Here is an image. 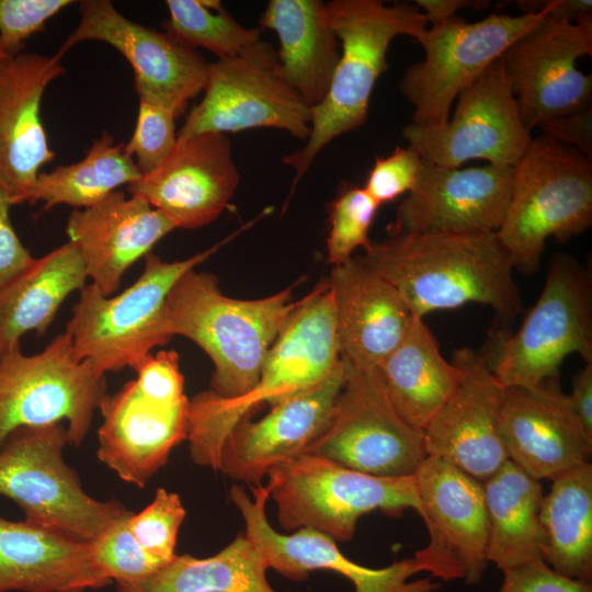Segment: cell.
<instances>
[{
    "instance_id": "7c38bea8",
    "label": "cell",
    "mask_w": 592,
    "mask_h": 592,
    "mask_svg": "<svg viewBox=\"0 0 592 592\" xmlns=\"http://www.w3.org/2000/svg\"><path fill=\"white\" fill-rule=\"evenodd\" d=\"M535 13H492L477 22L459 16L430 26L419 42L424 58L408 66L400 81L401 94L413 106L412 124L443 125L453 102L523 34L548 15L554 0Z\"/></svg>"
},
{
    "instance_id": "cb8c5ba5",
    "label": "cell",
    "mask_w": 592,
    "mask_h": 592,
    "mask_svg": "<svg viewBox=\"0 0 592 592\" xmlns=\"http://www.w3.org/2000/svg\"><path fill=\"white\" fill-rule=\"evenodd\" d=\"M66 73L61 57L21 53L0 58V184L12 206L54 160L42 122L46 88Z\"/></svg>"
},
{
    "instance_id": "603a6c76",
    "label": "cell",
    "mask_w": 592,
    "mask_h": 592,
    "mask_svg": "<svg viewBox=\"0 0 592 592\" xmlns=\"http://www.w3.org/2000/svg\"><path fill=\"white\" fill-rule=\"evenodd\" d=\"M557 379L504 387L503 392L500 430L508 459L538 480H551L587 463L592 452V437Z\"/></svg>"
},
{
    "instance_id": "7402d4cb",
    "label": "cell",
    "mask_w": 592,
    "mask_h": 592,
    "mask_svg": "<svg viewBox=\"0 0 592 592\" xmlns=\"http://www.w3.org/2000/svg\"><path fill=\"white\" fill-rule=\"evenodd\" d=\"M344 363L322 380L272 406L258 421L239 422L226 439L219 470L251 487L277 463L299 455L327 429L344 382Z\"/></svg>"
},
{
    "instance_id": "d6a6232c",
    "label": "cell",
    "mask_w": 592,
    "mask_h": 592,
    "mask_svg": "<svg viewBox=\"0 0 592 592\" xmlns=\"http://www.w3.org/2000/svg\"><path fill=\"white\" fill-rule=\"evenodd\" d=\"M539 521L543 560L568 578L592 579V465L587 462L551 479Z\"/></svg>"
},
{
    "instance_id": "2e32d148",
    "label": "cell",
    "mask_w": 592,
    "mask_h": 592,
    "mask_svg": "<svg viewBox=\"0 0 592 592\" xmlns=\"http://www.w3.org/2000/svg\"><path fill=\"white\" fill-rule=\"evenodd\" d=\"M592 55V19L568 23L544 18L502 55L503 68L525 127L590 106L592 76L577 60Z\"/></svg>"
},
{
    "instance_id": "1f68e13d",
    "label": "cell",
    "mask_w": 592,
    "mask_h": 592,
    "mask_svg": "<svg viewBox=\"0 0 592 592\" xmlns=\"http://www.w3.org/2000/svg\"><path fill=\"white\" fill-rule=\"evenodd\" d=\"M482 485L489 525V562L503 571L543 560L540 480L508 459Z\"/></svg>"
},
{
    "instance_id": "4316f807",
    "label": "cell",
    "mask_w": 592,
    "mask_h": 592,
    "mask_svg": "<svg viewBox=\"0 0 592 592\" xmlns=\"http://www.w3.org/2000/svg\"><path fill=\"white\" fill-rule=\"evenodd\" d=\"M187 406L164 408L147 401L135 380L106 395L99 410L96 456L123 481L143 488L187 437Z\"/></svg>"
},
{
    "instance_id": "ac0fdd59",
    "label": "cell",
    "mask_w": 592,
    "mask_h": 592,
    "mask_svg": "<svg viewBox=\"0 0 592 592\" xmlns=\"http://www.w3.org/2000/svg\"><path fill=\"white\" fill-rule=\"evenodd\" d=\"M79 13V24L56 53L58 56L81 42L106 43L132 66L136 92L160 99L179 116L203 91L208 62L196 49L125 18L109 0L81 1Z\"/></svg>"
},
{
    "instance_id": "8992f818",
    "label": "cell",
    "mask_w": 592,
    "mask_h": 592,
    "mask_svg": "<svg viewBox=\"0 0 592 592\" xmlns=\"http://www.w3.org/2000/svg\"><path fill=\"white\" fill-rule=\"evenodd\" d=\"M505 217L496 231L514 270L537 271L549 238L566 241L592 224V161L540 135L513 167Z\"/></svg>"
},
{
    "instance_id": "e0dca14e",
    "label": "cell",
    "mask_w": 592,
    "mask_h": 592,
    "mask_svg": "<svg viewBox=\"0 0 592 592\" xmlns=\"http://www.w3.org/2000/svg\"><path fill=\"white\" fill-rule=\"evenodd\" d=\"M250 497L240 486L230 490V499L246 524V537L258 548L269 568L287 579H307L314 570L343 576L354 592H434L441 583L426 577L410 580L421 572L413 557L384 568H368L345 557L331 537L311 528L281 534L269 523L265 505L270 499L265 485L251 487Z\"/></svg>"
},
{
    "instance_id": "8d00e7d4",
    "label": "cell",
    "mask_w": 592,
    "mask_h": 592,
    "mask_svg": "<svg viewBox=\"0 0 592 592\" xmlns=\"http://www.w3.org/2000/svg\"><path fill=\"white\" fill-rule=\"evenodd\" d=\"M379 206L364 187L341 189L331 206L327 239V260L332 267L349 262L357 249L369 244V229Z\"/></svg>"
},
{
    "instance_id": "681fc988",
    "label": "cell",
    "mask_w": 592,
    "mask_h": 592,
    "mask_svg": "<svg viewBox=\"0 0 592 592\" xmlns=\"http://www.w3.org/2000/svg\"><path fill=\"white\" fill-rule=\"evenodd\" d=\"M548 18L577 23L592 19V1L591 0H554V7L547 15Z\"/></svg>"
},
{
    "instance_id": "8fae6325",
    "label": "cell",
    "mask_w": 592,
    "mask_h": 592,
    "mask_svg": "<svg viewBox=\"0 0 592 592\" xmlns=\"http://www.w3.org/2000/svg\"><path fill=\"white\" fill-rule=\"evenodd\" d=\"M201 102L178 137L275 128L307 140L311 109L284 79L277 50L262 38L207 66Z\"/></svg>"
},
{
    "instance_id": "83f0119b",
    "label": "cell",
    "mask_w": 592,
    "mask_h": 592,
    "mask_svg": "<svg viewBox=\"0 0 592 592\" xmlns=\"http://www.w3.org/2000/svg\"><path fill=\"white\" fill-rule=\"evenodd\" d=\"M111 583L90 543L0 517V592H80Z\"/></svg>"
},
{
    "instance_id": "484cf974",
    "label": "cell",
    "mask_w": 592,
    "mask_h": 592,
    "mask_svg": "<svg viewBox=\"0 0 592 592\" xmlns=\"http://www.w3.org/2000/svg\"><path fill=\"white\" fill-rule=\"evenodd\" d=\"M328 284L341 357L357 368H378L401 342L413 316L397 289L360 257L333 266Z\"/></svg>"
},
{
    "instance_id": "5b68a950",
    "label": "cell",
    "mask_w": 592,
    "mask_h": 592,
    "mask_svg": "<svg viewBox=\"0 0 592 592\" xmlns=\"http://www.w3.org/2000/svg\"><path fill=\"white\" fill-rule=\"evenodd\" d=\"M262 217L257 216L214 246L183 260L164 261L148 253L137 281L115 296L103 295L93 284L86 285L65 331L76 357L103 374L134 369L152 349L171 339L164 305L175 282Z\"/></svg>"
},
{
    "instance_id": "d590c367",
    "label": "cell",
    "mask_w": 592,
    "mask_h": 592,
    "mask_svg": "<svg viewBox=\"0 0 592 592\" xmlns=\"http://www.w3.org/2000/svg\"><path fill=\"white\" fill-rule=\"evenodd\" d=\"M167 34L196 49L205 48L217 59L229 58L261 39L260 29L242 26L224 8L212 10L201 0H167Z\"/></svg>"
},
{
    "instance_id": "277c9868",
    "label": "cell",
    "mask_w": 592,
    "mask_h": 592,
    "mask_svg": "<svg viewBox=\"0 0 592 592\" xmlns=\"http://www.w3.org/2000/svg\"><path fill=\"white\" fill-rule=\"evenodd\" d=\"M327 7L340 58L326 96L311 109L308 139L283 158L295 172L292 191L330 141L366 123L374 87L388 69L391 42L401 35L420 42L429 29L424 14L408 2L333 0Z\"/></svg>"
},
{
    "instance_id": "f907efd6",
    "label": "cell",
    "mask_w": 592,
    "mask_h": 592,
    "mask_svg": "<svg viewBox=\"0 0 592 592\" xmlns=\"http://www.w3.org/2000/svg\"><path fill=\"white\" fill-rule=\"evenodd\" d=\"M3 56L0 54V58H2Z\"/></svg>"
},
{
    "instance_id": "ee69618b",
    "label": "cell",
    "mask_w": 592,
    "mask_h": 592,
    "mask_svg": "<svg viewBox=\"0 0 592 592\" xmlns=\"http://www.w3.org/2000/svg\"><path fill=\"white\" fill-rule=\"evenodd\" d=\"M497 592H592L591 583L568 578L543 560L503 570Z\"/></svg>"
},
{
    "instance_id": "9a60e30c",
    "label": "cell",
    "mask_w": 592,
    "mask_h": 592,
    "mask_svg": "<svg viewBox=\"0 0 592 592\" xmlns=\"http://www.w3.org/2000/svg\"><path fill=\"white\" fill-rule=\"evenodd\" d=\"M402 137L423 160L452 168L470 160L514 167L533 138L522 122L501 58L458 94L447 122L439 126L409 123Z\"/></svg>"
},
{
    "instance_id": "74e56055",
    "label": "cell",
    "mask_w": 592,
    "mask_h": 592,
    "mask_svg": "<svg viewBox=\"0 0 592 592\" xmlns=\"http://www.w3.org/2000/svg\"><path fill=\"white\" fill-rule=\"evenodd\" d=\"M138 116L125 151L133 157L141 174L157 169L171 153L177 140L175 110L160 99L137 92Z\"/></svg>"
},
{
    "instance_id": "d4e9b609",
    "label": "cell",
    "mask_w": 592,
    "mask_h": 592,
    "mask_svg": "<svg viewBox=\"0 0 592 592\" xmlns=\"http://www.w3.org/2000/svg\"><path fill=\"white\" fill-rule=\"evenodd\" d=\"M174 229L145 198L121 190L93 206L73 209L66 225L88 278L105 296L113 295L125 272Z\"/></svg>"
},
{
    "instance_id": "f1b7e54d",
    "label": "cell",
    "mask_w": 592,
    "mask_h": 592,
    "mask_svg": "<svg viewBox=\"0 0 592 592\" xmlns=\"http://www.w3.org/2000/svg\"><path fill=\"white\" fill-rule=\"evenodd\" d=\"M260 30L273 31L284 79L310 107L326 96L340 58V42L327 3L320 0H271Z\"/></svg>"
},
{
    "instance_id": "60d3db41",
    "label": "cell",
    "mask_w": 592,
    "mask_h": 592,
    "mask_svg": "<svg viewBox=\"0 0 592 592\" xmlns=\"http://www.w3.org/2000/svg\"><path fill=\"white\" fill-rule=\"evenodd\" d=\"M72 3L71 0H0V54L5 57L23 53L25 41Z\"/></svg>"
},
{
    "instance_id": "b9f144b4",
    "label": "cell",
    "mask_w": 592,
    "mask_h": 592,
    "mask_svg": "<svg viewBox=\"0 0 592 592\" xmlns=\"http://www.w3.org/2000/svg\"><path fill=\"white\" fill-rule=\"evenodd\" d=\"M139 394L159 407L172 408L186 402L184 377L179 355L173 350H161L146 356L135 368Z\"/></svg>"
},
{
    "instance_id": "c3c4849f",
    "label": "cell",
    "mask_w": 592,
    "mask_h": 592,
    "mask_svg": "<svg viewBox=\"0 0 592 592\" xmlns=\"http://www.w3.org/2000/svg\"><path fill=\"white\" fill-rule=\"evenodd\" d=\"M488 2L473 0H417L415 5L424 14L429 25H441L465 8L486 7Z\"/></svg>"
},
{
    "instance_id": "3957f363",
    "label": "cell",
    "mask_w": 592,
    "mask_h": 592,
    "mask_svg": "<svg viewBox=\"0 0 592 592\" xmlns=\"http://www.w3.org/2000/svg\"><path fill=\"white\" fill-rule=\"evenodd\" d=\"M292 288L259 299H237L221 293L217 276L185 272L164 305L168 333L196 343L212 360L210 388L221 398H238L257 384L273 343L305 301Z\"/></svg>"
},
{
    "instance_id": "e575fe53",
    "label": "cell",
    "mask_w": 592,
    "mask_h": 592,
    "mask_svg": "<svg viewBox=\"0 0 592 592\" xmlns=\"http://www.w3.org/2000/svg\"><path fill=\"white\" fill-rule=\"evenodd\" d=\"M140 177L141 172L133 157L125 151V144H116L114 137L104 132L82 160L41 172L21 204L41 201L44 210L57 205L84 209Z\"/></svg>"
},
{
    "instance_id": "30bf717a",
    "label": "cell",
    "mask_w": 592,
    "mask_h": 592,
    "mask_svg": "<svg viewBox=\"0 0 592 592\" xmlns=\"http://www.w3.org/2000/svg\"><path fill=\"white\" fill-rule=\"evenodd\" d=\"M106 395L105 374L76 357L67 332L36 354L19 344L0 357V447L18 428L62 421L80 446Z\"/></svg>"
},
{
    "instance_id": "7a4b0ae2",
    "label": "cell",
    "mask_w": 592,
    "mask_h": 592,
    "mask_svg": "<svg viewBox=\"0 0 592 592\" xmlns=\"http://www.w3.org/2000/svg\"><path fill=\"white\" fill-rule=\"evenodd\" d=\"M340 362L333 298L325 280L291 317L250 391L228 399L208 389L189 400L186 440L192 460L219 470L223 445L239 422L263 403L272 407L322 380Z\"/></svg>"
},
{
    "instance_id": "9c48e42d",
    "label": "cell",
    "mask_w": 592,
    "mask_h": 592,
    "mask_svg": "<svg viewBox=\"0 0 592 592\" xmlns=\"http://www.w3.org/2000/svg\"><path fill=\"white\" fill-rule=\"evenodd\" d=\"M266 478L277 521L285 531L311 528L335 542H348L365 513L379 510L399 516L407 509L419 512L413 476H373L301 453L275 464Z\"/></svg>"
},
{
    "instance_id": "bcb514c9",
    "label": "cell",
    "mask_w": 592,
    "mask_h": 592,
    "mask_svg": "<svg viewBox=\"0 0 592 592\" xmlns=\"http://www.w3.org/2000/svg\"><path fill=\"white\" fill-rule=\"evenodd\" d=\"M544 135L567 145L592 161V107L555 117L538 126Z\"/></svg>"
},
{
    "instance_id": "7bdbcfd3",
    "label": "cell",
    "mask_w": 592,
    "mask_h": 592,
    "mask_svg": "<svg viewBox=\"0 0 592 592\" xmlns=\"http://www.w3.org/2000/svg\"><path fill=\"white\" fill-rule=\"evenodd\" d=\"M423 159L410 147H396L385 157H376L365 191L379 204L408 194L415 185Z\"/></svg>"
},
{
    "instance_id": "7dc6e473",
    "label": "cell",
    "mask_w": 592,
    "mask_h": 592,
    "mask_svg": "<svg viewBox=\"0 0 592 592\" xmlns=\"http://www.w3.org/2000/svg\"><path fill=\"white\" fill-rule=\"evenodd\" d=\"M567 397L584 431L592 437V363H585L576 374L571 394Z\"/></svg>"
},
{
    "instance_id": "ffe728a7",
    "label": "cell",
    "mask_w": 592,
    "mask_h": 592,
    "mask_svg": "<svg viewBox=\"0 0 592 592\" xmlns=\"http://www.w3.org/2000/svg\"><path fill=\"white\" fill-rule=\"evenodd\" d=\"M452 362L462 379L423 430L425 452L483 482L508 460L500 430L504 387L470 348L456 350Z\"/></svg>"
},
{
    "instance_id": "52a82bcc",
    "label": "cell",
    "mask_w": 592,
    "mask_h": 592,
    "mask_svg": "<svg viewBox=\"0 0 592 592\" xmlns=\"http://www.w3.org/2000/svg\"><path fill=\"white\" fill-rule=\"evenodd\" d=\"M67 444L62 423L12 431L0 447V496L13 501L25 521L90 543L133 512L83 490L64 460Z\"/></svg>"
},
{
    "instance_id": "5bb4252c",
    "label": "cell",
    "mask_w": 592,
    "mask_h": 592,
    "mask_svg": "<svg viewBox=\"0 0 592 592\" xmlns=\"http://www.w3.org/2000/svg\"><path fill=\"white\" fill-rule=\"evenodd\" d=\"M428 544L412 556L421 572L444 582L478 584L487 570L489 525L483 485L426 456L413 475Z\"/></svg>"
},
{
    "instance_id": "d6986e66",
    "label": "cell",
    "mask_w": 592,
    "mask_h": 592,
    "mask_svg": "<svg viewBox=\"0 0 592 592\" xmlns=\"http://www.w3.org/2000/svg\"><path fill=\"white\" fill-rule=\"evenodd\" d=\"M513 167L452 168L423 160L414 187L399 204L388 236L496 232L513 187Z\"/></svg>"
},
{
    "instance_id": "4dcf8cb0",
    "label": "cell",
    "mask_w": 592,
    "mask_h": 592,
    "mask_svg": "<svg viewBox=\"0 0 592 592\" xmlns=\"http://www.w3.org/2000/svg\"><path fill=\"white\" fill-rule=\"evenodd\" d=\"M88 280L83 262L69 241L41 258L0 289V357L27 332H46L65 299Z\"/></svg>"
},
{
    "instance_id": "f6af8a7d",
    "label": "cell",
    "mask_w": 592,
    "mask_h": 592,
    "mask_svg": "<svg viewBox=\"0 0 592 592\" xmlns=\"http://www.w3.org/2000/svg\"><path fill=\"white\" fill-rule=\"evenodd\" d=\"M10 194L0 184V289L21 275L34 261L10 220Z\"/></svg>"
},
{
    "instance_id": "ba28073f",
    "label": "cell",
    "mask_w": 592,
    "mask_h": 592,
    "mask_svg": "<svg viewBox=\"0 0 592 592\" xmlns=\"http://www.w3.org/2000/svg\"><path fill=\"white\" fill-rule=\"evenodd\" d=\"M570 354L592 363L591 278L574 258L556 254L519 330L493 331L481 355L503 387H535L557 379Z\"/></svg>"
},
{
    "instance_id": "ab89813d",
    "label": "cell",
    "mask_w": 592,
    "mask_h": 592,
    "mask_svg": "<svg viewBox=\"0 0 592 592\" xmlns=\"http://www.w3.org/2000/svg\"><path fill=\"white\" fill-rule=\"evenodd\" d=\"M128 517L90 542L96 562L116 583L138 582L164 566L137 542L127 525Z\"/></svg>"
},
{
    "instance_id": "836d02e7",
    "label": "cell",
    "mask_w": 592,
    "mask_h": 592,
    "mask_svg": "<svg viewBox=\"0 0 592 592\" xmlns=\"http://www.w3.org/2000/svg\"><path fill=\"white\" fill-rule=\"evenodd\" d=\"M267 569L243 534L214 556L175 555L146 579L116 587L118 592H277L266 579Z\"/></svg>"
},
{
    "instance_id": "f546056e",
    "label": "cell",
    "mask_w": 592,
    "mask_h": 592,
    "mask_svg": "<svg viewBox=\"0 0 592 592\" xmlns=\"http://www.w3.org/2000/svg\"><path fill=\"white\" fill-rule=\"evenodd\" d=\"M378 371L396 412L420 431L452 397L462 379L460 369L443 357L433 333L417 317Z\"/></svg>"
},
{
    "instance_id": "6da1fadb",
    "label": "cell",
    "mask_w": 592,
    "mask_h": 592,
    "mask_svg": "<svg viewBox=\"0 0 592 592\" xmlns=\"http://www.w3.org/2000/svg\"><path fill=\"white\" fill-rule=\"evenodd\" d=\"M399 293L411 315L467 304L490 307L499 320L522 312L514 267L497 232L390 235L358 255Z\"/></svg>"
},
{
    "instance_id": "4fadbf2b",
    "label": "cell",
    "mask_w": 592,
    "mask_h": 592,
    "mask_svg": "<svg viewBox=\"0 0 592 592\" xmlns=\"http://www.w3.org/2000/svg\"><path fill=\"white\" fill-rule=\"evenodd\" d=\"M343 363L344 382L331 420L304 453L373 476H413L428 456L423 431L396 412L378 368Z\"/></svg>"
},
{
    "instance_id": "f35d334b",
    "label": "cell",
    "mask_w": 592,
    "mask_h": 592,
    "mask_svg": "<svg viewBox=\"0 0 592 592\" xmlns=\"http://www.w3.org/2000/svg\"><path fill=\"white\" fill-rule=\"evenodd\" d=\"M184 517L181 498L159 488L148 505L128 517L127 525L141 547L166 565L177 555L178 533Z\"/></svg>"
},
{
    "instance_id": "44dd1931",
    "label": "cell",
    "mask_w": 592,
    "mask_h": 592,
    "mask_svg": "<svg viewBox=\"0 0 592 592\" xmlns=\"http://www.w3.org/2000/svg\"><path fill=\"white\" fill-rule=\"evenodd\" d=\"M240 175L226 134L178 137L167 159L127 185L177 228L195 229L214 221L229 206Z\"/></svg>"
}]
</instances>
